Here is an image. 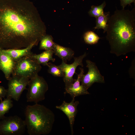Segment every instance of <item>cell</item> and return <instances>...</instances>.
<instances>
[{
    "mask_svg": "<svg viewBox=\"0 0 135 135\" xmlns=\"http://www.w3.org/2000/svg\"><path fill=\"white\" fill-rule=\"evenodd\" d=\"M13 106L12 101L10 98H6L0 102V120L5 116V114L8 113Z\"/></svg>",
    "mask_w": 135,
    "mask_h": 135,
    "instance_id": "cell-18",
    "label": "cell"
},
{
    "mask_svg": "<svg viewBox=\"0 0 135 135\" xmlns=\"http://www.w3.org/2000/svg\"><path fill=\"white\" fill-rule=\"evenodd\" d=\"M41 68V65L35 59L26 56L15 62L12 75L30 79L38 74Z\"/></svg>",
    "mask_w": 135,
    "mask_h": 135,
    "instance_id": "cell-4",
    "label": "cell"
},
{
    "mask_svg": "<svg viewBox=\"0 0 135 135\" xmlns=\"http://www.w3.org/2000/svg\"><path fill=\"white\" fill-rule=\"evenodd\" d=\"M84 38L86 43L93 44L97 43L100 38L94 32L89 31L84 33Z\"/></svg>",
    "mask_w": 135,
    "mask_h": 135,
    "instance_id": "cell-20",
    "label": "cell"
},
{
    "mask_svg": "<svg viewBox=\"0 0 135 135\" xmlns=\"http://www.w3.org/2000/svg\"><path fill=\"white\" fill-rule=\"evenodd\" d=\"M86 62L88 71L86 74L82 75L81 84L88 90L95 82L104 83V76L100 74L96 64L89 60H86Z\"/></svg>",
    "mask_w": 135,
    "mask_h": 135,
    "instance_id": "cell-8",
    "label": "cell"
},
{
    "mask_svg": "<svg viewBox=\"0 0 135 135\" xmlns=\"http://www.w3.org/2000/svg\"><path fill=\"white\" fill-rule=\"evenodd\" d=\"M80 73L78 75L77 78L74 82L67 87L65 88L64 94H69L72 98L79 96L89 94H90L84 86L80 84L82 77L84 74V70L80 68Z\"/></svg>",
    "mask_w": 135,
    "mask_h": 135,
    "instance_id": "cell-11",
    "label": "cell"
},
{
    "mask_svg": "<svg viewBox=\"0 0 135 135\" xmlns=\"http://www.w3.org/2000/svg\"><path fill=\"white\" fill-rule=\"evenodd\" d=\"M105 1L98 6H92L88 12V14L91 16L96 18L102 14L104 13V10L106 5Z\"/></svg>",
    "mask_w": 135,
    "mask_h": 135,
    "instance_id": "cell-19",
    "label": "cell"
},
{
    "mask_svg": "<svg viewBox=\"0 0 135 135\" xmlns=\"http://www.w3.org/2000/svg\"><path fill=\"white\" fill-rule=\"evenodd\" d=\"M29 80L26 78L12 76L8 80L6 98L18 101L23 91L26 89Z\"/></svg>",
    "mask_w": 135,
    "mask_h": 135,
    "instance_id": "cell-7",
    "label": "cell"
},
{
    "mask_svg": "<svg viewBox=\"0 0 135 135\" xmlns=\"http://www.w3.org/2000/svg\"><path fill=\"white\" fill-rule=\"evenodd\" d=\"M7 90L3 86H0V100H2L3 98L6 96Z\"/></svg>",
    "mask_w": 135,
    "mask_h": 135,
    "instance_id": "cell-23",
    "label": "cell"
},
{
    "mask_svg": "<svg viewBox=\"0 0 135 135\" xmlns=\"http://www.w3.org/2000/svg\"><path fill=\"white\" fill-rule=\"evenodd\" d=\"M86 55L87 54L85 52L83 55L78 57H74V62L71 64H67L62 61L61 64L58 66L64 73L63 80L65 84V88L73 84L75 81L76 79H74L73 76L75 73L76 68L79 66L83 67L82 60Z\"/></svg>",
    "mask_w": 135,
    "mask_h": 135,
    "instance_id": "cell-9",
    "label": "cell"
},
{
    "mask_svg": "<svg viewBox=\"0 0 135 135\" xmlns=\"http://www.w3.org/2000/svg\"><path fill=\"white\" fill-rule=\"evenodd\" d=\"M15 63V62L8 54L0 48V70L3 72L8 80L12 74Z\"/></svg>",
    "mask_w": 135,
    "mask_h": 135,
    "instance_id": "cell-12",
    "label": "cell"
},
{
    "mask_svg": "<svg viewBox=\"0 0 135 135\" xmlns=\"http://www.w3.org/2000/svg\"><path fill=\"white\" fill-rule=\"evenodd\" d=\"M28 86L26 94L27 102L38 103L44 100L46 93L48 89V86L42 77L38 74L30 79Z\"/></svg>",
    "mask_w": 135,
    "mask_h": 135,
    "instance_id": "cell-5",
    "label": "cell"
},
{
    "mask_svg": "<svg viewBox=\"0 0 135 135\" xmlns=\"http://www.w3.org/2000/svg\"><path fill=\"white\" fill-rule=\"evenodd\" d=\"M106 38L110 52L117 56L135 52V8L132 10L116 9L110 16Z\"/></svg>",
    "mask_w": 135,
    "mask_h": 135,
    "instance_id": "cell-2",
    "label": "cell"
},
{
    "mask_svg": "<svg viewBox=\"0 0 135 135\" xmlns=\"http://www.w3.org/2000/svg\"><path fill=\"white\" fill-rule=\"evenodd\" d=\"M120 1L121 6L122 8H124L125 7L128 5H130L133 2L135 3V0H119Z\"/></svg>",
    "mask_w": 135,
    "mask_h": 135,
    "instance_id": "cell-22",
    "label": "cell"
},
{
    "mask_svg": "<svg viewBox=\"0 0 135 135\" xmlns=\"http://www.w3.org/2000/svg\"><path fill=\"white\" fill-rule=\"evenodd\" d=\"M53 50L55 54L66 63L74 57V52L71 48L62 46L55 42Z\"/></svg>",
    "mask_w": 135,
    "mask_h": 135,
    "instance_id": "cell-14",
    "label": "cell"
},
{
    "mask_svg": "<svg viewBox=\"0 0 135 135\" xmlns=\"http://www.w3.org/2000/svg\"><path fill=\"white\" fill-rule=\"evenodd\" d=\"M54 54V53L53 50H46L40 54H33L30 56L35 59L40 65L47 66L49 61H55V59L53 57Z\"/></svg>",
    "mask_w": 135,
    "mask_h": 135,
    "instance_id": "cell-15",
    "label": "cell"
},
{
    "mask_svg": "<svg viewBox=\"0 0 135 135\" xmlns=\"http://www.w3.org/2000/svg\"><path fill=\"white\" fill-rule=\"evenodd\" d=\"M40 42V50H53L54 42L51 35L46 34L42 36Z\"/></svg>",
    "mask_w": 135,
    "mask_h": 135,
    "instance_id": "cell-17",
    "label": "cell"
},
{
    "mask_svg": "<svg viewBox=\"0 0 135 135\" xmlns=\"http://www.w3.org/2000/svg\"><path fill=\"white\" fill-rule=\"evenodd\" d=\"M46 27L36 7L27 0H0V48L37 46Z\"/></svg>",
    "mask_w": 135,
    "mask_h": 135,
    "instance_id": "cell-1",
    "label": "cell"
},
{
    "mask_svg": "<svg viewBox=\"0 0 135 135\" xmlns=\"http://www.w3.org/2000/svg\"><path fill=\"white\" fill-rule=\"evenodd\" d=\"M74 98H72L70 102H67L64 101L61 105L56 106V108L64 113L68 118L72 135L74 134L73 126L77 112V106L79 103L78 101H75Z\"/></svg>",
    "mask_w": 135,
    "mask_h": 135,
    "instance_id": "cell-10",
    "label": "cell"
},
{
    "mask_svg": "<svg viewBox=\"0 0 135 135\" xmlns=\"http://www.w3.org/2000/svg\"><path fill=\"white\" fill-rule=\"evenodd\" d=\"M47 66L48 67V72L49 73L55 77H64V72L58 66L56 65L51 62H48Z\"/></svg>",
    "mask_w": 135,
    "mask_h": 135,
    "instance_id": "cell-21",
    "label": "cell"
},
{
    "mask_svg": "<svg viewBox=\"0 0 135 135\" xmlns=\"http://www.w3.org/2000/svg\"><path fill=\"white\" fill-rule=\"evenodd\" d=\"M110 17V12H104L102 15L96 18V26L94 28V30L102 29L103 33L106 32L108 28V22Z\"/></svg>",
    "mask_w": 135,
    "mask_h": 135,
    "instance_id": "cell-16",
    "label": "cell"
},
{
    "mask_svg": "<svg viewBox=\"0 0 135 135\" xmlns=\"http://www.w3.org/2000/svg\"><path fill=\"white\" fill-rule=\"evenodd\" d=\"M24 120L29 135H46L51 132L55 121L52 111L44 105L36 103L26 107Z\"/></svg>",
    "mask_w": 135,
    "mask_h": 135,
    "instance_id": "cell-3",
    "label": "cell"
},
{
    "mask_svg": "<svg viewBox=\"0 0 135 135\" xmlns=\"http://www.w3.org/2000/svg\"><path fill=\"white\" fill-rule=\"evenodd\" d=\"M35 46V45L33 44L22 49H2L4 52L8 54L16 62L24 56L32 55L33 53L31 50Z\"/></svg>",
    "mask_w": 135,
    "mask_h": 135,
    "instance_id": "cell-13",
    "label": "cell"
},
{
    "mask_svg": "<svg viewBox=\"0 0 135 135\" xmlns=\"http://www.w3.org/2000/svg\"><path fill=\"white\" fill-rule=\"evenodd\" d=\"M26 129L24 120L17 115L5 116L0 120V135H22Z\"/></svg>",
    "mask_w": 135,
    "mask_h": 135,
    "instance_id": "cell-6",
    "label": "cell"
}]
</instances>
